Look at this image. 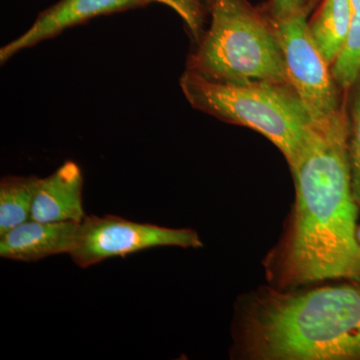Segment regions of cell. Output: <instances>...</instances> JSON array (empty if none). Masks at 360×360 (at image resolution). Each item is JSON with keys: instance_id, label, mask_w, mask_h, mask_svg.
Wrapping results in <instances>:
<instances>
[{"instance_id": "cell-1", "label": "cell", "mask_w": 360, "mask_h": 360, "mask_svg": "<svg viewBox=\"0 0 360 360\" xmlns=\"http://www.w3.org/2000/svg\"><path fill=\"white\" fill-rule=\"evenodd\" d=\"M348 115L342 110L315 122L290 165L295 207L281 262V283L328 279L360 281L359 205L348 160Z\"/></svg>"}, {"instance_id": "cell-2", "label": "cell", "mask_w": 360, "mask_h": 360, "mask_svg": "<svg viewBox=\"0 0 360 360\" xmlns=\"http://www.w3.org/2000/svg\"><path fill=\"white\" fill-rule=\"evenodd\" d=\"M243 340L258 359L360 360V281L265 293L243 321Z\"/></svg>"}, {"instance_id": "cell-3", "label": "cell", "mask_w": 360, "mask_h": 360, "mask_svg": "<svg viewBox=\"0 0 360 360\" xmlns=\"http://www.w3.org/2000/svg\"><path fill=\"white\" fill-rule=\"evenodd\" d=\"M212 22L186 70L217 82H288L283 49L266 15L246 0H212Z\"/></svg>"}, {"instance_id": "cell-4", "label": "cell", "mask_w": 360, "mask_h": 360, "mask_svg": "<svg viewBox=\"0 0 360 360\" xmlns=\"http://www.w3.org/2000/svg\"><path fill=\"white\" fill-rule=\"evenodd\" d=\"M180 87L195 110L257 131L292 165L311 131L312 122L290 84L217 82L186 71Z\"/></svg>"}, {"instance_id": "cell-5", "label": "cell", "mask_w": 360, "mask_h": 360, "mask_svg": "<svg viewBox=\"0 0 360 360\" xmlns=\"http://www.w3.org/2000/svg\"><path fill=\"white\" fill-rule=\"evenodd\" d=\"M202 245L193 229L141 224L115 215H86L80 222L70 255L77 266L87 269L108 258L127 257L150 248H198Z\"/></svg>"}, {"instance_id": "cell-6", "label": "cell", "mask_w": 360, "mask_h": 360, "mask_svg": "<svg viewBox=\"0 0 360 360\" xmlns=\"http://www.w3.org/2000/svg\"><path fill=\"white\" fill-rule=\"evenodd\" d=\"M309 13L303 11L272 25L283 49L288 82L315 123L340 112L345 103L341 99V90L333 79L330 66L310 35Z\"/></svg>"}, {"instance_id": "cell-7", "label": "cell", "mask_w": 360, "mask_h": 360, "mask_svg": "<svg viewBox=\"0 0 360 360\" xmlns=\"http://www.w3.org/2000/svg\"><path fill=\"white\" fill-rule=\"evenodd\" d=\"M149 4L148 0H60L37 16L32 27L0 49V63L18 52L53 39L68 28L106 15Z\"/></svg>"}, {"instance_id": "cell-8", "label": "cell", "mask_w": 360, "mask_h": 360, "mask_svg": "<svg viewBox=\"0 0 360 360\" xmlns=\"http://www.w3.org/2000/svg\"><path fill=\"white\" fill-rule=\"evenodd\" d=\"M80 222H44L30 219L0 234V257L34 262L52 255H70Z\"/></svg>"}, {"instance_id": "cell-9", "label": "cell", "mask_w": 360, "mask_h": 360, "mask_svg": "<svg viewBox=\"0 0 360 360\" xmlns=\"http://www.w3.org/2000/svg\"><path fill=\"white\" fill-rule=\"evenodd\" d=\"M84 175L77 163L65 161L53 174L40 179L33 201L32 219L44 222H82Z\"/></svg>"}, {"instance_id": "cell-10", "label": "cell", "mask_w": 360, "mask_h": 360, "mask_svg": "<svg viewBox=\"0 0 360 360\" xmlns=\"http://www.w3.org/2000/svg\"><path fill=\"white\" fill-rule=\"evenodd\" d=\"M349 0H323L317 13L309 20V30L319 52L331 66L342 49L352 25Z\"/></svg>"}, {"instance_id": "cell-11", "label": "cell", "mask_w": 360, "mask_h": 360, "mask_svg": "<svg viewBox=\"0 0 360 360\" xmlns=\"http://www.w3.org/2000/svg\"><path fill=\"white\" fill-rule=\"evenodd\" d=\"M39 177L9 175L0 181V234L32 219Z\"/></svg>"}, {"instance_id": "cell-12", "label": "cell", "mask_w": 360, "mask_h": 360, "mask_svg": "<svg viewBox=\"0 0 360 360\" xmlns=\"http://www.w3.org/2000/svg\"><path fill=\"white\" fill-rule=\"evenodd\" d=\"M330 71L341 91H349L360 77V14L354 13L347 40Z\"/></svg>"}, {"instance_id": "cell-13", "label": "cell", "mask_w": 360, "mask_h": 360, "mask_svg": "<svg viewBox=\"0 0 360 360\" xmlns=\"http://www.w3.org/2000/svg\"><path fill=\"white\" fill-rule=\"evenodd\" d=\"M348 92V160L352 191L360 208V77Z\"/></svg>"}, {"instance_id": "cell-14", "label": "cell", "mask_w": 360, "mask_h": 360, "mask_svg": "<svg viewBox=\"0 0 360 360\" xmlns=\"http://www.w3.org/2000/svg\"><path fill=\"white\" fill-rule=\"evenodd\" d=\"M151 2L165 4L174 9L182 20L196 42L202 37L203 11L200 0H148Z\"/></svg>"}, {"instance_id": "cell-15", "label": "cell", "mask_w": 360, "mask_h": 360, "mask_svg": "<svg viewBox=\"0 0 360 360\" xmlns=\"http://www.w3.org/2000/svg\"><path fill=\"white\" fill-rule=\"evenodd\" d=\"M303 11L309 13V0H270L266 16L271 22H276Z\"/></svg>"}, {"instance_id": "cell-16", "label": "cell", "mask_w": 360, "mask_h": 360, "mask_svg": "<svg viewBox=\"0 0 360 360\" xmlns=\"http://www.w3.org/2000/svg\"><path fill=\"white\" fill-rule=\"evenodd\" d=\"M354 13L360 14V0H349Z\"/></svg>"}, {"instance_id": "cell-17", "label": "cell", "mask_w": 360, "mask_h": 360, "mask_svg": "<svg viewBox=\"0 0 360 360\" xmlns=\"http://www.w3.org/2000/svg\"><path fill=\"white\" fill-rule=\"evenodd\" d=\"M315 2H316V0H309V9H311V7L314 6Z\"/></svg>"}, {"instance_id": "cell-18", "label": "cell", "mask_w": 360, "mask_h": 360, "mask_svg": "<svg viewBox=\"0 0 360 360\" xmlns=\"http://www.w3.org/2000/svg\"><path fill=\"white\" fill-rule=\"evenodd\" d=\"M357 240H359L360 245V227H357Z\"/></svg>"}, {"instance_id": "cell-19", "label": "cell", "mask_w": 360, "mask_h": 360, "mask_svg": "<svg viewBox=\"0 0 360 360\" xmlns=\"http://www.w3.org/2000/svg\"><path fill=\"white\" fill-rule=\"evenodd\" d=\"M206 1H207V4H210V2H212V0H206Z\"/></svg>"}]
</instances>
